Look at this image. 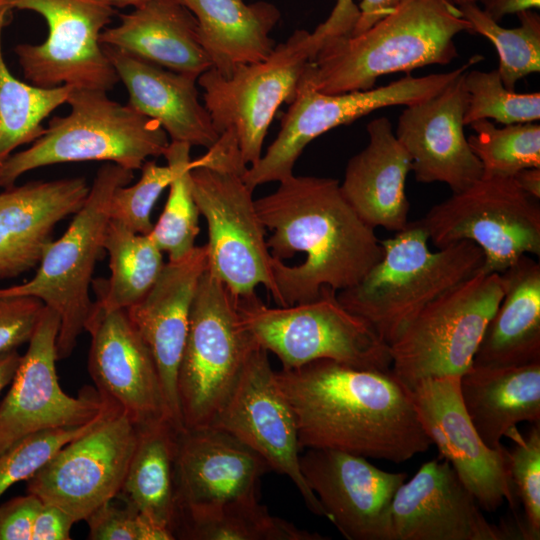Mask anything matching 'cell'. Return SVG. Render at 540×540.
<instances>
[{"mask_svg": "<svg viewBox=\"0 0 540 540\" xmlns=\"http://www.w3.org/2000/svg\"><path fill=\"white\" fill-rule=\"evenodd\" d=\"M272 231L266 239L280 307L312 301L323 286H355L381 260L383 248L344 198L336 179L292 175L254 200Z\"/></svg>", "mask_w": 540, "mask_h": 540, "instance_id": "6da1fadb", "label": "cell"}, {"mask_svg": "<svg viewBox=\"0 0 540 540\" xmlns=\"http://www.w3.org/2000/svg\"><path fill=\"white\" fill-rule=\"evenodd\" d=\"M301 448L405 462L432 445L410 388L391 371L319 359L276 372Z\"/></svg>", "mask_w": 540, "mask_h": 540, "instance_id": "7a4b0ae2", "label": "cell"}, {"mask_svg": "<svg viewBox=\"0 0 540 540\" xmlns=\"http://www.w3.org/2000/svg\"><path fill=\"white\" fill-rule=\"evenodd\" d=\"M461 32L470 24L448 0H403L364 32L322 42L300 83L327 94L368 90L387 74L449 64Z\"/></svg>", "mask_w": 540, "mask_h": 540, "instance_id": "3957f363", "label": "cell"}, {"mask_svg": "<svg viewBox=\"0 0 540 540\" xmlns=\"http://www.w3.org/2000/svg\"><path fill=\"white\" fill-rule=\"evenodd\" d=\"M418 221L382 240L381 260L355 286L337 292L339 302L366 321L390 345L433 300L478 272L482 250L462 240L430 251Z\"/></svg>", "mask_w": 540, "mask_h": 540, "instance_id": "277c9868", "label": "cell"}, {"mask_svg": "<svg viewBox=\"0 0 540 540\" xmlns=\"http://www.w3.org/2000/svg\"><path fill=\"white\" fill-rule=\"evenodd\" d=\"M106 93L71 87L70 113L53 117L29 148L0 165V187L13 186L30 170L58 163L108 161L134 171L148 157L163 155L169 142L159 123Z\"/></svg>", "mask_w": 540, "mask_h": 540, "instance_id": "5b68a950", "label": "cell"}, {"mask_svg": "<svg viewBox=\"0 0 540 540\" xmlns=\"http://www.w3.org/2000/svg\"><path fill=\"white\" fill-rule=\"evenodd\" d=\"M133 178L132 170L115 163L101 166L85 202L65 233L48 245L35 275L23 284L0 288V297H36L58 314L57 360L72 354L85 331L93 306L89 287L104 252L111 198L118 187L128 185Z\"/></svg>", "mask_w": 540, "mask_h": 540, "instance_id": "8992f818", "label": "cell"}, {"mask_svg": "<svg viewBox=\"0 0 540 540\" xmlns=\"http://www.w3.org/2000/svg\"><path fill=\"white\" fill-rule=\"evenodd\" d=\"M242 320L257 344L274 353L283 368L330 359L356 368L389 371V345L338 300L328 286L308 302L267 307L256 294L236 297Z\"/></svg>", "mask_w": 540, "mask_h": 540, "instance_id": "52a82bcc", "label": "cell"}, {"mask_svg": "<svg viewBox=\"0 0 540 540\" xmlns=\"http://www.w3.org/2000/svg\"><path fill=\"white\" fill-rule=\"evenodd\" d=\"M257 347L236 297L207 267L191 305L178 370L183 430L212 424Z\"/></svg>", "mask_w": 540, "mask_h": 540, "instance_id": "ba28073f", "label": "cell"}, {"mask_svg": "<svg viewBox=\"0 0 540 540\" xmlns=\"http://www.w3.org/2000/svg\"><path fill=\"white\" fill-rule=\"evenodd\" d=\"M503 293L501 274L477 272L433 300L389 345L392 373L409 388L425 378L460 377Z\"/></svg>", "mask_w": 540, "mask_h": 540, "instance_id": "9c48e42d", "label": "cell"}, {"mask_svg": "<svg viewBox=\"0 0 540 540\" xmlns=\"http://www.w3.org/2000/svg\"><path fill=\"white\" fill-rule=\"evenodd\" d=\"M418 223L438 248L467 240L484 254L480 273H503L540 255V206L512 177H481L434 205Z\"/></svg>", "mask_w": 540, "mask_h": 540, "instance_id": "30bf717a", "label": "cell"}, {"mask_svg": "<svg viewBox=\"0 0 540 540\" xmlns=\"http://www.w3.org/2000/svg\"><path fill=\"white\" fill-rule=\"evenodd\" d=\"M315 52L310 32L296 30L285 42L276 44L264 60L238 65L227 76L212 67L198 76L215 130L237 142L247 167L262 156L263 142L278 108L295 97Z\"/></svg>", "mask_w": 540, "mask_h": 540, "instance_id": "8fae6325", "label": "cell"}, {"mask_svg": "<svg viewBox=\"0 0 540 540\" xmlns=\"http://www.w3.org/2000/svg\"><path fill=\"white\" fill-rule=\"evenodd\" d=\"M481 59L474 56L449 72L420 77L408 74L385 86L363 91L327 94L299 82L295 97L281 119L277 137L265 154L246 169L243 181L254 191L259 185L285 180L294 175L298 157L316 137L375 110L409 106L428 99Z\"/></svg>", "mask_w": 540, "mask_h": 540, "instance_id": "7c38bea8", "label": "cell"}, {"mask_svg": "<svg viewBox=\"0 0 540 540\" xmlns=\"http://www.w3.org/2000/svg\"><path fill=\"white\" fill-rule=\"evenodd\" d=\"M30 10L48 26L41 44L14 48L24 79L35 86L108 92L119 81L99 42L115 9L109 0H0V10Z\"/></svg>", "mask_w": 540, "mask_h": 540, "instance_id": "4fadbf2b", "label": "cell"}, {"mask_svg": "<svg viewBox=\"0 0 540 540\" xmlns=\"http://www.w3.org/2000/svg\"><path fill=\"white\" fill-rule=\"evenodd\" d=\"M243 174L223 167H191L194 200L208 225V269L235 297L254 295L263 284L275 299L266 229Z\"/></svg>", "mask_w": 540, "mask_h": 540, "instance_id": "5bb4252c", "label": "cell"}, {"mask_svg": "<svg viewBox=\"0 0 540 540\" xmlns=\"http://www.w3.org/2000/svg\"><path fill=\"white\" fill-rule=\"evenodd\" d=\"M137 426L114 406L92 430L64 445L31 478L26 491L75 522L119 493L137 441Z\"/></svg>", "mask_w": 540, "mask_h": 540, "instance_id": "9a60e30c", "label": "cell"}, {"mask_svg": "<svg viewBox=\"0 0 540 540\" xmlns=\"http://www.w3.org/2000/svg\"><path fill=\"white\" fill-rule=\"evenodd\" d=\"M211 425L236 437L260 455L271 470L287 476L308 509L325 517L303 477L295 417L271 368L267 350L259 346L253 351Z\"/></svg>", "mask_w": 540, "mask_h": 540, "instance_id": "2e32d148", "label": "cell"}, {"mask_svg": "<svg viewBox=\"0 0 540 540\" xmlns=\"http://www.w3.org/2000/svg\"><path fill=\"white\" fill-rule=\"evenodd\" d=\"M59 326L58 314L44 305L11 387L0 403V453L29 434L84 425L107 403L92 387H84L77 397L61 389L55 366Z\"/></svg>", "mask_w": 540, "mask_h": 540, "instance_id": "e0dca14e", "label": "cell"}, {"mask_svg": "<svg viewBox=\"0 0 540 540\" xmlns=\"http://www.w3.org/2000/svg\"><path fill=\"white\" fill-rule=\"evenodd\" d=\"M459 381L458 376H443L414 383L410 392L418 419L480 507L495 511L506 501L514 509L508 449L483 442L465 410Z\"/></svg>", "mask_w": 540, "mask_h": 540, "instance_id": "ac0fdd59", "label": "cell"}, {"mask_svg": "<svg viewBox=\"0 0 540 540\" xmlns=\"http://www.w3.org/2000/svg\"><path fill=\"white\" fill-rule=\"evenodd\" d=\"M303 477L325 517L348 540H393L391 505L406 481L367 458L332 449L309 448L300 456Z\"/></svg>", "mask_w": 540, "mask_h": 540, "instance_id": "d6986e66", "label": "cell"}, {"mask_svg": "<svg viewBox=\"0 0 540 540\" xmlns=\"http://www.w3.org/2000/svg\"><path fill=\"white\" fill-rule=\"evenodd\" d=\"M269 470L260 455L215 426L178 432L174 464L175 523L184 515L259 501L260 480Z\"/></svg>", "mask_w": 540, "mask_h": 540, "instance_id": "ffe728a7", "label": "cell"}, {"mask_svg": "<svg viewBox=\"0 0 540 540\" xmlns=\"http://www.w3.org/2000/svg\"><path fill=\"white\" fill-rule=\"evenodd\" d=\"M393 540H507L490 523L447 460L425 462L397 489L391 505Z\"/></svg>", "mask_w": 540, "mask_h": 540, "instance_id": "44dd1931", "label": "cell"}, {"mask_svg": "<svg viewBox=\"0 0 540 540\" xmlns=\"http://www.w3.org/2000/svg\"><path fill=\"white\" fill-rule=\"evenodd\" d=\"M467 71L434 96L405 106L394 132L411 158L415 179L445 183L452 193L482 177V165L464 133Z\"/></svg>", "mask_w": 540, "mask_h": 540, "instance_id": "7402d4cb", "label": "cell"}, {"mask_svg": "<svg viewBox=\"0 0 540 540\" xmlns=\"http://www.w3.org/2000/svg\"><path fill=\"white\" fill-rule=\"evenodd\" d=\"M85 331L91 336L88 371L98 393L136 426L167 419L154 359L126 309L92 306Z\"/></svg>", "mask_w": 540, "mask_h": 540, "instance_id": "603a6c76", "label": "cell"}, {"mask_svg": "<svg viewBox=\"0 0 540 540\" xmlns=\"http://www.w3.org/2000/svg\"><path fill=\"white\" fill-rule=\"evenodd\" d=\"M208 267L206 245L164 264L148 293L126 309L149 348L161 384L167 419L183 430L178 399V370L188 332L189 314L201 275Z\"/></svg>", "mask_w": 540, "mask_h": 540, "instance_id": "cb8c5ba5", "label": "cell"}, {"mask_svg": "<svg viewBox=\"0 0 540 540\" xmlns=\"http://www.w3.org/2000/svg\"><path fill=\"white\" fill-rule=\"evenodd\" d=\"M88 193L83 177L31 181L0 192V281L39 265L55 226L75 214Z\"/></svg>", "mask_w": 540, "mask_h": 540, "instance_id": "d4e9b609", "label": "cell"}, {"mask_svg": "<svg viewBox=\"0 0 540 540\" xmlns=\"http://www.w3.org/2000/svg\"><path fill=\"white\" fill-rule=\"evenodd\" d=\"M129 94L128 105L154 119L173 142L211 148L219 138L199 101L197 77L177 73L101 44Z\"/></svg>", "mask_w": 540, "mask_h": 540, "instance_id": "484cf974", "label": "cell"}, {"mask_svg": "<svg viewBox=\"0 0 540 540\" xmlns=\"http://www.w3.org/2000/svg\"><path fill=\"white\" fill-rule=\"evenodd\" d=\"M366 129L368 144L348 161L340 189L367 225L399 232L409 222L405 182L411 158L388 118H375Z\"/></svg>", "mask_w": 540, "mask_h": 540, "instance_id": "4316f807", "label": "cell"}, {"mask_svg": "<svg viewBox=\"0 0 540 540\" xmlns=\"http://www.w3.org/2000/svg\"><path fill=\"white\" fill-rule=\"evenodd\" d=\"M120 19L101 32L100 44L197 78L212 67L199 40L197 20L180 0H151Z\"/></svg>", "mask_w": 540, "mask_h": 540, "instance_id": "83f0119b", "label": "cell"}, {"mask_svg": "<svg viewBox=\"0 0 540 540\" xmlns=\"http://www.w3.org/2000/svg\"><path fill=\"white\" fill-rule=\"evenodd\" d=\"M465 410L483 442L501 439L520 422L540 424V361L517 366L473 364L459 381Z\"/></svg>", "mask_w": 540, "mask_h": 540, "instance_id": "f1b7e54d", "label": "cell"}, {"mask_svg": "<svg viewBox=\"0 0 540 540\" xmlns=\"http://www.w3.org/2000/svg\"><path fill=\"white\" fill-rule=\"evenodd\" d=\"M501 277L504 293L473 364L517 366L540 361V264L523 255Z\"/></svg>", "mask_w": 540, "mask_h": 540, "instance_id": "f546056e", "label": "cell"}, {"mask_svg": "<svg viewBox=\"0 0 540 540\" xmlns=\"http://www.w3.org/2000/svg\"><path fill=\"white\" fill-rule=\"evenodd\" d=\"M195 16L200 43L212 68L227 76L241 64L266 59L276 46L270 37L280 18L277 7L259 1L180 0Z\"/></svg>", "mask_w": 540, "mask_h": 540, "instance_id": "4dcf8cb0", "label": "cell"}, {"mask_svg": "<svg viewBox=\"0 0 540 540\" xmlns=\"http://www.w3.org/2000/svg\"><path fill=\"white\" fill-rule=\"evenodd\" d=\"M137 431L135 448L116 497L173 534L174 464L180 431L166 418L137 426Z\"/></svg>", "mask_w": 540, "mask_h": 540, "instance_id": "1f68e13d", "label": "cell"}, {"mask_svg": "<svg viewBox=\"0 0 540 540\" xmlns=\"http://www.w3.org/2000/svg\"><path fill=\"white\" fill-rule=\"evenodd\" d=\"M109 255L111 276L95 284L93 307L105 312L127 309L152 288L164 266L162 251L149 234L134 233L121 223L109 221L103 240Z\"/></svg>", "mask_w": 540, "mask_h": 540, "instance_id": "d6a6232c", "label": "cell"}, {"mask_svg": "<svg viewBox=\"0 0 540 540\" xmlns=\"http://www.w3.org/2000/svg\"><path fill=\"white\" fill-rule=\"evenodd\" d=\"M11 12L0 11V165L19 146L33 143L57 107L67 103L70 86L44 88L23 82L9 70L2 49V33Z\"/></svg>", "mask_w": 540, "mask_h": 540, "instance_id": "836d02e7", "label": "cell"}, {"mask_svg": "<svg viewBox=\"0 0 540 540\" xmlns=\"http://www.w3.org/2000/svg\"><path fill=\"white\" fill-rule=\"evenodd\" d=\"M173 535L185 540H325L271 515L259 501L234 503L181 516Z\"/></svg>", "mask_w": 540, "mask_h": 540, "instance_id": "e575fe53", "label": "cell"}, {"mask_svg": "<svg viewBox=\"0 0 540 540\" xmlns=\"http://www.w3.org/2000/svg\"><path fill=\"white\" fill-rule=\"evenodd\" d=\"M191 146L169 143L163 156L172 170L166 205L149 236L170 261L186 256L194 247L199 233V209L194 200L191 181Z\"/></svg>", "mask_w": 540, "mask_h": 540, "instance_id": "d590c367", "label": "cell"}, {"mask_svg": "<svg viewBox=\"0 0 540 540\" xmlns=\"http://www.w3.org/2000/svg\"><path fill=\"white\" fill-rule=\"evenodd\" d=\"M459 9L470 24L471 34L487 38L495 47L497 70L506 89L514 90L520 79L540 71V16L535 9L517 13L519 25L515 28L500 26L476 3Z\"/></svg>", "mask_w": 540, "mask_h": 540, "instance_id": "8d00e7d4", "label": "cell"}, {"mask_svg": "<svg viewBox=\"0 0 540 540\" xmlns=\"http://www.w3.org/2000/svg\"><path fill=\"white\" fill-rule=\"evenodd\" d=\"M471 150L482 165L483 177H513L526 168H540V125L536 122L497 127L487 119L469 125Z\"/></svg>", "mask_w": 540, "mask_h": 540, "instance_id": "74e56055", "label": "cell"}, {"mask_svg": "<svg viewBox=\"0 0 540 540\" xmlns=\"http://www.w3.org/2000/svg\"><path fill=\"white\" fill-rule=\"evenodd\" d=\"M464 85L467 92L465 126L482 119H493L502 125L540 119V93L506 89L497 69L467 71Z\"/></svg>", "mask_w": 540, "mask_h": 540, "instance_id": "f35d334b", "label": "cell"}, {"mask_svg": "<svg viewBox=\"0 0 540 540\" xmlns=\"http://www.w3.org/2000/svg\"><path fill=\"white\" fill-rule=\"evenodd\" d=\"M114 406L107 399L101 412L86 424L35 432L1 452L0 497L13 484L31 478L64 445L95 428Z\"/></svg>", "mask_w": 540, "mask_h": 540, "instance_id": "ab89813d", "label": "cell"}, {"mask_svg": "<svg viewBox=\"0 0 540 540\" xmlns=\"http://www.w3.org/2000/svg\"><path fill=\"white\" fill-rule=\"evenodd\" d=\"M505 437L514 445L508 450L509 471L514 494L522 503L524 521L520 524V536L526 540L540 539V424L532 425L528 435H522L517 427Z\"/></svg>", "mask_w": 540, "mask_h": 540, "instance_id": "60d3db41", "label": "cell"}, {"mask_svg": "<svg viewBox=\"0 0 540 540\" xmlns=\"http://www.w3.org/2000/svg\"><path fill=\"white\" fill-rule=\"evenodd\" d=\"M172 170L155 161H145L141 177L132 186L118 187L110 202V219L117 221L134 233L149 234L153 229L152 209L162 191L169 186Z\"/></svg>", "mask_w": 540, "mask_h": 540, "instance_id": "b9f144b4", "label": "cell"}, {"mask_svg": "<svg viewBox=\"0 0 540 540\" xmlns=\"http://www.w3.org/2000/svg\"><path fill=\"white\" fill-rule=\"evenodd\" d=\"M86 521L90 540H173L170 530L161 527L119 498H113Z\"/></svg>", "mask_w": 540, "mask_h": 540, "instance_id": "7bdbcfd3", "label": "cell"}, {"mask_svg": "<svg viewBox=\"0 0 540 540\" xmlns=\"http://www.w3.org/2000/svg\"><path fill=\"white\" fill-rule=\"evenodd\" d=\"M43 308L44 303L36 297H0V353L29 342Z\"/></svg>", "mask_w": 540, "mask_h": 540, "instance_id": "ee69618b", "label": "cell"}, {"mask_svg": "<svg viewBox=\"0 0 540 540\" xmlns=\"http://www.w3.org/2000/svg\"><path fill=\"white\" fill-rule=\"evenodd\" d=\"M42 500L27 493L0 505V540H31L33 523Z\"/></svg>", "mask_w": 540, "mask_h": 540, "instance_id": "f6af8a7d", "label": "cell"}, {"mask_svg": "<svg viewBox=\"0 0 540 540\" xmlns=\"http://www.w3.org/2000/svg\"><path fill=\"white\" fill-rule=\"evenodd\" d=\"M358 18L359 8L354 0H336L329 17L310 32L316 52L322 42L329 38L351 35Z\"/></svg>", "mask_w": 540, "mask_h": 540, "instance_id": "bcb514c9", "label": "cell"}, {"mask_svg": "<svg viewBox=\"0 0 540 540\" xmlns=\"http://www.w3.org/2000/svg\"><path fill=\"white\" fill-rule=\"evenodd\" d=\"M74 523L61 508L43 502L33 523L31 540H70Z\"/></svg>", "mask_w": 540, "mask_h": 540, "instance_id": "7dc6e473", "label": "cell"}, {"mask_svg": "<svg viewBox=\"0 0 540 540\" xmlns=\"http://www.w3.org/2000/svg\"><path fill=\"white\" fill-rule=\"evenodd\" d=\"M403 0H362L359 18L351 35H358L390 14Z\"/></svg>", "mask_w": 540, "mask_h": 540, "instance_id": "c3c4849f", "label": "cell"}, {"mask_svg": "<svg viewBox=\"0 0 540 540\" xmlns=\"http://www.w3.org/2000/svg\"><path fill=\"white\" fill-rule=\"evenodd\" d=\"M476 4L496 22H500L506 15L539 9L540 0H476Z\"/></svg>", "mask_w": 540, "mask_h": 540, "instance_id": "681fc988", "label": "cell"}, {"mask_svg": "<svg viewBox=\"0 0 540 540\" xmlns=\"http://www.w3.org/2000/svg\"><path fill=\"white\" fill-rule=\"evenodd\" d=\"M512 178L524 193L536 200H539L540 168H526L520 170Z\"/></svg>", "mask_w": 540, "mask_h": 540, "instance_id": "f907efd6", "label": "cell"}, {"mask_svg": "<svg viewBox=\"0 0 540 540\" xmlns=\"http://www.w3.org/2000/svg\"><path fill=\"white\" fill-rule=\"evenodd\" d=\"M20 360L17 350L0 353V392L13 380Z\"/></svg>", "mask_w": 540, "mask_h": 540, "instance_id": "816d5d0a", "label": "cell"}, {"mask_svg": "<svg viewBox=\"0 0 540 540\" xmlns=\"http://www.w3.org/2000/svg\"><path fill=\"white\" fill-rule=\"evenodd\" d=\"M151 0H109L113 7L124 8L132 6L134 8L139 7Z\"/></svg>", "mask_w": 540, "mask_h": 540, "instance_id": "f5cc1de1", "label": "cell"}, {"mask_svg": "<svg viewBox=\"0 0 540 540\" xmlns=\"http://www.w3.org/2000/svg\"><path fill=\"white\" fill-rule=\"evenodd\" d=\"M453 5L460 7L465 4L476 3V0H448Z\"/></svg>", "mask_w": 540, "mask_h": 540, "instance_id": "db71d44e", "label": "cell"}]
</instances>
